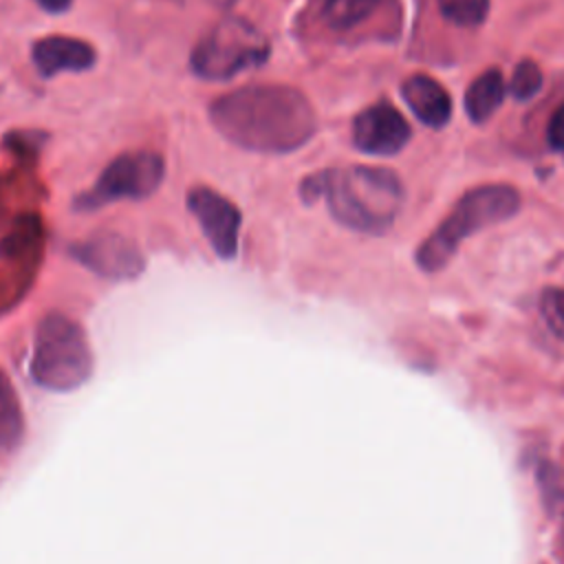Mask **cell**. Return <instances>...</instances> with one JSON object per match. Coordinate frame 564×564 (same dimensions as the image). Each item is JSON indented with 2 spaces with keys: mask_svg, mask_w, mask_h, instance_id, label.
<instances>
[{
  "mask_svg": "<svg viewBox=\"0 0 564 564\" xmlns=\"http://www.w3.org/2000/svg\"><path fill=\"white\" fill-rule=\"evenodd\" d=\"M209 121L229 143L262 154L295 152L317 130L311 101L286 84H249L225 93L209 106Z\"/></svg>",
  "mask_w": 564,
  "mask_h": 564,
  "instance_id": "1",
  "label": "cell"
},
{
  "mask_svg": "<svg viewBox=\"0 0 564 564\" xmlns=\"http://www.w3.org/2000/svg\"><path fill=\"white\" fill-rule=\"evenodd\" d=\"M306 189L311 196H324L337 223L361 234H383L394 223L405 198L394 172L370 165L322 172L306 183Z\"/></svg>",
  "mask_w": 564,
  "mask_h": 564,
  "instance_id": "2",
  "label": "cell"
},
{
  "mask_svg": "<svg viewBox=\"0 0 564 564\" xmlns=\"http://www.w3.org/2000/svg\"><path fill=\"white\" fill-rule=\"evenodd\" d=\"M520 207V194L511 185L474 187L458 198L454 209L419 245L416 264L425 273L443 269L467 236L511 218Z\"/></svg>",
  "mask_w": 564,
  "mask_h": 564,
  "instance_id": "3",
  "label": "cell"
},
{
  "mask_svg": "<svg viewBox=\"0 0 564 564\" xmlns=\"http://www.w3.org/2000/svg\"><path fill=\"white\" fill-rule=\"evenodd\" d=\"M29 372L44 390L79 388L93 372V352L84 328L62 313L42 317L33 337Z\"/></svg>",
  "mask_w": 564,
  "mask_h": 564,
  "instance_id": "4",
  "label": "cell"
},
{
  "mask_svg": "<svg viewBox=\"0 0 564 564\" xmlns=\"http://www.w3.org/2000/svg\"><path fill=\"white\" fill-rule=\"evenodd\" d=\"M267 35L240 15L218 20L192 48L189 66L200 79L225 82L267 62Z\"/></svg>",
  "mask_w": 564,
  "mask_h": 564,
  "instance_id": "5",
  "label": "cell"
},
{
  "mask_svg": "<svg viewBox=\"0 0 564 564\" xmlns=\"http://www.w3.org/2000/svg\"><path fill=\"white\" fill-rule=\"evenodd\" d=\"M165 161L152 150H134L115 156L95 185L77 198L79 209H95L115 200H141L159 189Z\"/></svg>",
  "mask_w": 564,
  "mask_h": 564,
  "instance_id": "6",
  "label": "cell"
},
{
  "mask_svg": "<svg viewBox=\"0 0 564 564\" xmlns=\"http://www.w3.org/2000/svg\"><path fill=\"white\" fill-rule=\"evenodd\" d=\"M187 207L198 220L214 253L223 260L234 258L238 251V236L242 225L240 209L227 196L205 185L189 189Z\"/></svg>",
  "mask_w": 564,
  "mask_h": 564,
  "instance_id": "7",
  "label": "cell"
},
{
  "mask_svg": "<svg viewBox=\"0 0 564 564\" xmlns=\"http://www.w3.org/2000/svg\"><path fill=\"white\" fill-rule=\"evenodd\" d=\"M75 260L108 280H130L143 269V256L132 240L115 231H97L70 247Z\"/></svg>",
  "mask_w": 564,
  "mask_h": 564,
  "instance_id": "8",
  "label": "cell"
},
{
  "mask_svg": "<svg viewBox=\"0 0 564 564\" xmlns=\"http://www.w3.org/2000/svg\"><path fill=\"white\" fill-rule=\"evenodd\" d=\"M410 141V126L388 101L364 108L352 121V143L364 154L390 156Z\"/></svg>",
  "mask_w": 564,
  "mask_h": 564,
  "instance_id": "9",
  "label": "cell"
},
{
  "mask_svg": "<svg viewBox=\"0 0 564 564\" xmlns=\"http://www.w3.org/2000/svg\"><path fill=\"white\" fill-rule=\"evenodd\" d=\"M31 59L37 73L46 79L59 73H82L95 66V48L77 37L68 35H48L40 37L31 48Z\"/></svg>",
  "mask_w": 564,
  "mask_h": 564,
  "instance_id": "10",
  "label": "cell"
},
{
  "mask_svg": "<svg viewBox=\"0 0 564 564\" xmlns=\"http://www.w3.org/2000/svg\"><path fill=\"white\" fill-rule=\"evenodd\" d=\"M401 95L419 121L430 128H443L452 117L449 93L427 75H412L403 82Z\"/></svg>",
  "mask_w": 564,
  "mask_h": 564,
  "instance_id": "11",
  "label": "cell"
},
{
  "mask_svg": "<svg viewBox=\"0 0 564 564\" xmlns=\"http://www.w3.org/2000/svg\"><path fill=\"white\" fill-rule=\"evenodd\" d=\"M505 99V79L498 68L480 73L465 90V112L474 123L487 121Z\"/></svg>",
  "mask_w": 564,
  "mask_h": 564,
  "instance_id": "12",
  "label": "cell"
},
{
  "mask_svg": "<svg viewBox=\"0 0 564 564\" xmlns=\"http://www.w3.org/2000/svg\"><path fill=\"white\" fill-rule=\"evenodd\" d=\"M24 436V414L18 392L0 370V449H13Z\"/></svg>",
  "mask_w": 564,
  "mask_h": 564,
  "instance_id": "13",
  "label": "cell"
},
{
  "mask_svg": "<svg viewBox=\"0 0 564 564\" xmlns=\"http://www.w3.org/2000/svg\"><path fill=\"white\" fill-rule=\"evenodd\" d=\"M379 0H322V18L333 29H350L370 18Z\"/></svg>",
  "mask_w": 564,
  "mask_h": 564,
  "instance_id": "14",
  "label": "cell"
},
{
  "mask_svg": "<svg viewBox=\"0 0 564 564\" xmlns=\"http://www.w3.org/2000/svg\"><path fill=\"white\" fill-rule=\"evenodd\" d=\"M438 9L456 26H478L489 13V0H438Z\"/></svg>",
  "mask_w": 564,
  "mask_h": 564,
  "instance_id": "15",
  "label": "cell"
},
{
  "mask_svg": "<svg viewBox=\"0 0 564 564\" xmlns=\"http://www.w3.org/2000/svg\"><path fill=\"white\" fill-rule=\"evenodd\" d=\"M542 88V70L535 62L522 59L509 79V93L518 101H529L533 99Z\"/></svg>",
  "mask_w": 564,
  "mask_h": 564,
  "instance_id": "16",
  "label": "cell"
},
{
  "mask_svg": "<svg viewBox=\"0 0 564 564\" xmlns=\"http://www.w3.org/2000/svg\"><path fill=\"white\" fill-rule=\"evenodd\" d=\"M540 311L549 328L564 339V291L562 289H546L540 300Z\"/></svg>",
  "mask_w": 564,
  "mask_h": 564,
  "instance_id": "17",
  "label": "cell"
},
{
  "mask_svg": "<svg viewBox=\"0 0 564 564\" xmlns=\"http://www.w3.org/2000/svg\"><path fill=\"white\" fill-rule=\"evenodd\" d=\"M546 141L553 150L564 152V104L551 115L546 126Z\"/></svg>",
  "mask_w": 564,
  "mask_h": 564,
  "instance_id": "18",
  "label": "cell"
},
{
  "mask_svg": "<svg viewBox=\"0 0 564 564\" xmlns=\"http://www.w3.org/2000/svg\"><path fill=\"white\" fill-rule=\"evenodd\" d=\"M35 2L48 13H62L73 4V0H35Z\"/></svg>",
  "mask_w": 564,
  "mask_h": 564,
  "instance_id": "19",
  "label": "cell"
},
{
  "mask_svg": "<svg viewBox=\"0 0 564 564\" xmlns=\"http://www.w3.org/2000/svg\"><path fill=\"white\" fill-rule=\"evenodd\" d=\"M557 551L564 560V518H562V524H560V531H557Z\"/></svg>",
  "mask_w": 564,
  "mask_h": 564,
  "instance_id": "20",
  "label": "cell"
},
{
  "mask_svg": "<svg viewBox=\"0 0 564 564\" xmlns=\"http://www.w3.org/2000/svg\"><path fill=\"white\" fill-rule=\"evenodd\" d=\"M216 7H229V4H234V0H212Z\"/></svg>",
  "mask_w": 564,
  "mask_h": 564,
  "instance_id": "21",
  "label": "cell"
}]
</instances>
